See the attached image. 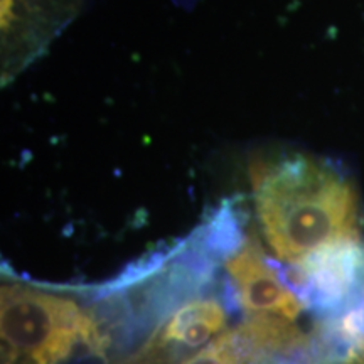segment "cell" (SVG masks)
I'll list each match as a JSON object with an SVG mask.
<instances>
[{
    "label": "cell",
    "instance_id": "1",
    "mask_svg": "<svg viewBox=\"0 0 364 364\" xmlns=\"http://www.w3.org/2000/svg\"><path fill=\"white\" fill-rule=\"evenodd\" d=\"M2 364H292L299 329L247 306L228 258L184 236L97 285L2 272Z\"/></svg>",
    "mask_w": 364,
    "mask_h": 364
},
{
    "label": "cell",
    "instance_id": "2",
    "mask_svg": "<svg viewBox=\"0 0 364 364\" xmlns=\"http://www.w3.org/2000/svg\"><path fill=\"white\" fill-rule=\"evenodd\" d=\"M248 177L255 225L285 267L334 247L364 245L359 193L336 164L302 152H265L250 162Z\"/></svg>",
    "mask_w": 364,
    "mask_h": 364
},
{
    "label": "cell",
    "instance_id": "3",
    "mask_svg": "<svg viewBox=\"0 0 364 364\" xmlns=\"http://www.w3.org/2000/svg\"><path fill=\"white\" fill-rule=\"evenodd\" d=\"M83 0H2V78L29 66L70 24Z\"/></svg>",
    "mask_w": 364,
    "mask_h": 364
}]
</instances>
